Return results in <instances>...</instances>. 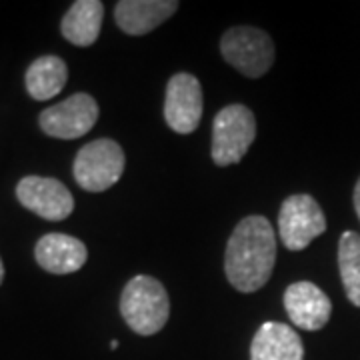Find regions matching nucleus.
Masks as SVG:
<instances>
[{"instance_id":"1","label":"nucleus","mask_w":360,"mask_h":360,"mask_svg":"<svg viewBox=\"0 0 360 360\" xmlns=\"http://www.w3.org/2000/svg\"><path fill=\"white\" fill-rule=\"evenodd\" d=\"M276 262V236L269 219H243L231 234L224 255L229 283L240 292H257L270 281Z\"/></svg>"},{"instance_id":"2","label":"nucleus","mask_w":360,"mask_h":360,"mask_svg":"<svg viewBox=\"0 0 360 360\" xmlns=\"http://www.w3.org/2000/svg\"><path fill=\"white\" fill-rule=\"evenodd\" d=\"M120 314L136 335L153 336L160 333L170 314L167 288L146 274L130 278L120 295Z\"/></svg>"},{"instance_id":"3","label":"nucleus","mask_w":360,"mask_h":360,"mask_svg":"<svg viewBox=\"0 0 360 360\" xmlns=\"http://www.w3.org/2000/svg\"><path fill=\"white\" fill-rule=\"evenodd\" d=\"M257 139V118L245 104H231L220 110L212 124V160L217 167L240 162Z\"/></svg>"},{"instance_id":"4","label":"nucleus","mask_w":360,"mask_h":360,"mask_svg":"<svg viewBox=\"0 0 360 360\" xmlns=\"http://www.w3.org/2000/svg\"><path fill=\"white\" fill-rule=\"evenodd\" d=\"M127 167L122 146L112 139H98L84 144L75 158V180L89 193H104L120 180Z\"/></svg>"},{"instance_id":"5","label":"nucleus","mask_w":360,"mask_h":360,"mask_svg":"<svg viewBox=\"0 0 360 360\" xmlns=\"http://www.w3.org/2000/svg\"><path fill=\"white\" fill-rule=\"evenodd\" d=\"M224 60L248 78L264 77L274 65V42L255 26H234L220 40Z\"/></svg>"},{"instance_id":"6","label":"nucleus","mask_w":360,"mask_h":360,"mask_svg":"<svg viewBox=\"0 0 360 360\" xmlns=\"http://www.w3.org/2000/svg\"><path fill=\"white\" fill-rule=\"evenodd\" d=\"M326 232V219L319 202L309 194H292L281 206L278 234L288 250H304Z\"/></svg>"},{"instance_id":"7","label":"nucleus","mask_w":360,"mask_h":360,"mask_svg":"<svg viewBox=\"0 0 360 360\" xmlns=\"http://www.w3.org/2000/svg\"><path fill=\"white\" fill-rule=\"evenodd\" d=\"M98 104L86 92H77L63 103L49 106L39 116V124L44 134L52 139L75 141L92 130L98 120Z\"/></svg>"},{"instance_id":"8","label":"nucleus","mask_w":360,"mask_h":360,"mask_svg":"<svg viewBox=\"0 0 360 360\" xmlns=\"http://www.w3.org/2000/svg\"><path fill=\"white\" fill-rule=\"evenodd\" d=\"M202 86L198 78L179 72L168 80L165 98L167 124L179 134H191L198 129L202 118Z\"/></svg>"},{"instance_id":"9","label":"nucleus","mask_w":360,"mask_h":360,"mask_svg":"<svg viewBox=\"0 0 360 360\" xmlns=\"http://www.w3.org/2000/svg\"><path fill=\"white\" fill-rule=\"evenodd\" d=\"M18 202L46 220H65L75 210V198L60 180L25 176L16 184Z\"/></svg>"},{"instance_id":"10","label":"nucleus","mask_w":360,"mask_h":360,"mask_svg":"<svg viewBox=\"0 0 360 360\" xmlns=\"http://www.w3.org/2000/svg\"><path fill=\"white\" fill-rule=\"evenodd\" d=\"M284 309L290 322L302 330H321L330 321L333 302L316 284L309 281L290 284L284 292Z\"/></svg>"},{"instance_id":"11","label":"nucleus","mask_w":360,"mask_h":360,"mask_svg":"<svg viewBox=\"0 0 360 360\" xmlns=\"http://www.w3.org/2000/svg\"><path fill=\"white\" fill-rule=\"evenodd\" d=\"M34 257L40 269L52 274H72L86 264L89 250L82 240H78L70 234L51 232L44 234L37 243Z\"/></svg>"},{"instance_id":"12","label":"nucleus","mask_w":360,"mask_h":360,"mask_svg":"<svg viewBox=\"0 0 360 360\" xmlns=\"http://www.w3.org/2000/svg\"><path fill=\"white\" fill-rule=\"evenodd\" d=\"M176 11V0H120L115 8V18L122 32L141 37L155 30Z\"/></svg>"},{"instance_id":"13","label":"nucleus","mask_w":360,"mask_h":360,"mask_svg":"<svg viewBox=\"0 0 360 360\" xmlns=\"http://www.w3.org/2000/svg\"><path fill=\"white\" fill-rule=\"evenodd\" d=\"M250 360H304V347L288 324L264 322L252 338Z\"/></svg>"},{"instance_id":"14","label":"nucleus","mask_w":360,"mask_h":360,"mask_svg":"<svg viewBox=\"0 0 360 360\" xmlns=\"http://www.w3.org/2000/svg\"><path fill=\"white\" fill-rule=\"evenodd\" d=\"M104 4L98 0H77L63 18V37L75 46L94 44L103 28Z\"/></svg>"},{"instance_id":"15","label":"nucleus","mask_w":360,"mask_h":360,"mask_svg":"<svg viewBox=\"0 0 360 360\" xmlns=\"http://www.w3.org/2000/svg\"><path fill=\"white\" fill-rule=\"evenodd\" d=\"M68 80L66 63L58 56H40L26 70V90L34 101H51L65 89Z\"/></svg>"},{"instance_id":"16","label":"nucleus","mask_w":360,"mask_h":360,"mask_svg":"<svg viewBox=\"0 0 360 360\" xmlns=\"http://www.w3.org/2000/svg\"><path fill=\"white\" fill-rule=\"evenodd\" d=\"M338 269L348 300L360 309V234L342 232L338 243Z\"/></svg>"},{"instance_id":"17","label":"nucleus","mask_w":360,"mask_h":360,"mask_svg":"<svg viewBox=\"0 0 360 360\" xmlns=\"http://www.w3.org/2000/svg\"><path fill=\"white\" fill-rule=\"evenodd\" d=\"M354 210H356V214H359L360 219V179L356 182V186H354Z\"/></svg>"},{"instance_id":"18","label":"nucleus","mask_w":360,"mask_h":360,"mask_svg":"<svg viewBox=\"0 0 360 360\" xmlns=\"http://www.w3.org/2000/svg\"><path fill=\"white\" fill-rule=\"evenodd\" d=\"M4 281V264H2V260H0V284Z\"/></svg>"},{"instance_id":"19","label":"nucleus","mask_w":360,"mask_h":360,"mask_svg":"<svg viewBox=\"0 0 360 360\" xmlns=\"http://www.w3.org/2000/svg\"><path fill=\"white\" fill-rule=\"evenodd\" d=\"M110 348H112V350H116V348H118V342H116V340H112V342H110Z\"/></svg>"}]
</instances>
